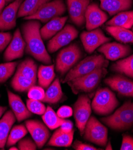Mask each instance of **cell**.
<instances>
[{
	"mask_svg": "<svg viewBox=\"0 0 133 150\" xmlns=\"http://www.w3.org/2000/svg\"><path fill=\"white\" fill-rule=\"evenodd\" d=\"M111 68L115 72L133 79V54L117 61L112 65Z\"/></svg>",
	"mask_w": 133,
	"mask_h": 150,
	"instance_id": "30",
	"label": "cell"
},
{
	"mask_svg": "<svg viewBox=\"0 0 133 150\" xmlns=\"http://www.w3.org/2000/svg\"><path fill=\"white\" fill-rule=\"evenodd\" d=\"M120 149L121 150H133V138L125 134L123 135L122 145Z\"/></svg>",
	"mask_w": 133,
	"mask_h": 150,
	"instance_id": "40",
	"label": "cell"
},
{
	"mask_svg": "<svg viewBox=\"0 0 133 150\" xmlns=\"http://www.w3.org/2000/svg\"><path fill=\"white\" fill-rule=\"evenodd\" d=\"M12 38V35L10 33H0V53L6 48Z\"/></svg>",
	"mask_w": 133,
	"mask_h": 150,
	"instance_id": "38",
	"label": "cell"
},
{
	"mask_svg": "<svg viewBox=\"0 0 133 150\" xmlns=\"http://www.w3.org/2000/svg\"><path fill=\"white\" fill-rule=\"evenodd\" d=\"M106 145H106V149H110V150L112 149V146L110 141H109L108 144H106Z\"/></svg>",
	"mask_w": 133,
	"mask_h": 150,
	"instance_id": "45",
	"label": "cell"
},
{
	"mask_svg": "<svg viewBox=\"0 0 133 150\" xmlns=\"http://www.w3.org/2000/svg\"><path fill=\"white\" fill-rule=\"evenodd\" d=\"M41 24L37 20H29L22 26V31L26 43L25 51L37 61L45 64L52 63L40 34Z\"/></svg>",
	"mask_w": 133,
	"mask_h": 150,
	"instance_id": "1",
	"label": "cell"
},
{
	"mask_svg": "<svg viewBox=\"0 0 133 150\" xmlns=\"http://www.w3.org/2000/svg\"><path fill=\"white\" fill-rule=\"evenodd\" d=\"M83 53L76 43H73L62 49L56 59V70L61 74L68 72L82 57Z\"/></svg>",
	"mask_w": 133,
	"mask_h": 150,
	"instance_id": "5",
	"label": "cell"
},
{
	"mask_svg": "<svg viewBox=\"0 0 133 150\" xmlns=\"http://www.w3.org/2000/svg\"><path fill=\"white\" fill-rule=\"evenodd\" d=\"M56 114L58 115V117L64 119L72 116L73 114V110L71 108V107L64 105L59 108Z\"/></svg>",
	"mask_w": 133,
	"mask_h": 150,
	"instance_id": "39",
	"label": "cell"
},
{
	"mask_svg": "<svg viewBox=\"0 0 133 150\" xmlns=\"http://www.w3.org/2000/svg\"><path fill=\"white\" fill-rule=\"evenodd\" d=\"M73 148L76 150H97V148L94 146L83 143L79 141H76L73 145Z\"/></svg>",
	"mask_w": 133,
	"mask_h": 150,
	"instance_id": "41",
	"label": "cell"
},
{
	"mask_svg": "<svg viewBox=\"0 0 133 150\" xmlns=\"http://www.w3.org/2000/svg\"><path fill=\"white\" fill-rule=\"evenodd\" d=\"M26 43L23 39L19 29H17L4 52V59L7 62L13 61L23 56Z\"/></svg>",
	"mask_w": 133,
	"mask_h": 150,
	"instance_id": "14",
	"label": "cell"
},
{
	"mask_svg": "<svg viewBox=\"0 0 133 150\" xmlns=\"http://www.w3.org/2000/svg\"><path fill=\"white\" fill-rule=\"evenodd\" d=\"M6 110H7L6 107H3L1 105H0V118L1 117V116L3 115V114L6 112Z\"/></svg>",
	"mask_w": 133,
	"mask_h": 150,
	"instance_id": "44",
	"label": "cell"
},
{
	"mask_svg": "<svg viewBox=\"0 0 133 150\" xmlns=\"http://www.w3.org/2000/svg\"><path fill=\"white\" fill-rule=\"evenodd\" d=\"M119 102L114 93L108 88H103L95 93L91 106L96 114L107 115L115 110Z\"/></svg>",
	"mask_w": 133,
	"mask_h": 150,
	"instance_id": "6",
	"label": "cell"
},
{
	"mask_svg": "<svg viewBox=\"0 0 133 150\" xmlns=\"http://www.w3.org/2000/svg\"><path fill=\"white\" fill-rule=\"evenodd\" d=\"M50 0H24L18 10V18H26L36 13L44 4Z\"/></svg>",
	"mask_w": 133,
	"mask_h": 150,
	"instance_id": "24",
	"label": "cell"
},
{
	"mask_svg": "<svg viewBox=\"0 0 133 150\" xmlns=\"http://www.w3.org/2000/svg\"><path fill=\"white\" fill-rule=\"evenodd\" d=\"M63 96V93L60 81V79L57 78L49 86L48 90L45 92V96H44L42 101L51 104L56 103L62 99Z\"/></svg>",
	"mask_w": 133,
	"mask_h": 150,
	"instance_id": "26",
	"label": "cell"
},
{
	"mask_svg": "<svg viewBox=\"0 0 133 150\" xmlns=\"http://www.w3.org/2000/svg\"><path fill=\"white\" fill-rule=\"evenodd\" d=\"M132 131H133V130H132Z\"/></svg>",
	"mask_w": 133,
	"mask_h": 150,
	"instance_id": "49",
	"label": "cell"
},
{
	"mask_svg": "<svg viewBox=\"0 0 133 150\" xmlns=\"http://www.w3.org/2000/svg\"><path fill=\"white\" fill-rule=\"evenodd\" d=\"M90 3V0H67L70 19L79 27L85 23V13Z\"/></svg>",
	"mask_w": 133,
	"mask_h": 150,
	"instance_id": "17",
	"label": "cell"
},
{
	"mask_svg": "<svg viewBox=\"0 0 133 150\" xmlns=\"http://www.w3.org/2000/svg\"><path fill=\"white\" fill-rule=\"evenodd\" d=\"M9 149L10 150H18V149H19V148H16V147H15V146H11V147H10V148H9Z\"/></svg>",
	"mask_w": 133,
	"mask_h": 150,
	"instance_id": "46",
	"label": "cell"
},
{
	"mask_svg": "<svg viewBox=\"0 0 133 150\" xmlns=\"http://www.w3.org/2000/svg\"><path fill=\"white\" fill-rule=\"evenodd\" d=\"M7 95L10 107L18 122L25 120L31 117L32 112L29 111L18 95L9 91H7Z\"/></svg>",
	"mask_w": 133,
	"mask_h": 150,
	"instance_id": "19",
	"label": "cell"
},
{
	"mask_svg": "<svg viewBox=\"0 0 133 150\" xmlns=\"http://www.w3.org/2000/svg\"><path fill=\"white\" fill-rule=\"evenodd\" d=\"M27 132V128L23 125L14 126L10 132L6 143L7 146L9 147L15 145L26 135Z\"/></svg>",
	"mask_w": 133,
	"mask_h": 150,
	"instance_id": "33",
	"label": "cell"
},
{
	"mask_svg": "<svg viewBox=\"0 0 133 150\" xmlns=\"http://www.w3.org/2000/svg\"><path fill=\"white\" fill-rule=\"evenodd\" d=\"M84 138L98 145L106 146L108 141V130L94 116L90 117L84 130Z\"/></svg>",
	"mask_w": 133,
	"mask_h": 150,
	"instance_id": "8",
	"label": "cell"
},
{
	"mask_svg": "<svg viewBox=\"0 0 133 150\" xmlns=\"http://www.w3.org/2000/svg\"><path fill=\"white\" fill-rule=\"evenodd\" d=\"M68 19L67 16L55 18L40 29V34L44 40H48L55 36L63 28Z\"/></svg>",
	"mask_w": 133,
	"mask_h": 150,
	"instance_id": "21",
	"label": "cell"
},
{
	"mask_svg": "<svg viewBox=\"0 0 133 150\" xmlns=\"http://www.w3.org/2000/svg\"><path fill=\"white\" fill-rule=\"evenodd\" d=\"M66 11L63 0H53L43 5L34 14L26 18L25 20H37L46 23L50 20L60 17Z\"/></svg>",
	"mask_w": 133,
	"mask_h": 150,
	"instance_id": "7",
	"label": "cell"
},
{
	"mask_svg": "<svg viewBox=\"0 0 133 150\" xmlns=\"http://www.w3.org/2000/svg\"><path fill=\"white\" fill-rule=\"evenodd\" d=\"M45 96V92L41 86H34L29 88L28 93L29 99L42 101Z\"/></svg>",
	"mask_w": 133,
	"mask_h": 150,
	"instance_id": "36",
	"label": "cell"
},
{
	"mask_svg": "<svg viewBox=\"0 0 133 150\" xmlns=\"http://www.w3.org/2000/svg\"><path fill=\"white\" fill-rule=\"evenodd\" d=\"M17 66L16 62H9L0 64V83L6 82L12 76Z\"/></svg>",
	"mask_w": 133,
	"mask_h": 150,
	"instance_id": "34",
	"label": "cell"
},
{
	"mask_svg": "<svg viewBox=\"0 0 133 150\" xmlns=\"http://www.w3.org/2000/svg\"><path fill=\"white\" fill-rule=\"evenodd\" d=\"M80 39L85 51L88 53H92L95 49L111 40L106 37L99 28L83 32L80 34Z\"/></svg>",
	"mask_w": 133,
	"mask_h": 150,
	"instance_id": "11",
	"label": "cell"
},
{
	"mask_svg": "<svg viewBox=\"0 0 133 150\" xmlns=\"http://www.w3.org/2000/svg\"><path fill=\"white\" fill-rule=\"evenodd\" d=\"M101 8L107 11L110 16L130 9L133 0H100Z\"/></svg>",
	"mask_w": 133,
	"mask_h": 150,
	"instance_id": "20",
	"label": "cell"
},
{
	"mask_svg": "<svg viewBox=\"0 0 133 150\" xmlns=\"http://www.w3.org/2000/svg\"><path fill=\"white\" fill-rule=\"evenodd\" d=\"M16 117L11 111H7L0 119V148L3 149L7 143L11 127L15 123Z\"/></svg>",
	"mask_w": 133,
	"mask_h": 150,
	"instance_id": "22",
	"label": "cell"
},
{
	"mask_svg": "<svg viewBox=\"0 0 133 150\" xmlns=\"http://www.w3.org/2000/svg\"><path fill=\"white\" fill-rule=\"evenodd\" d=\"M74 117L80 135L83 136L85 126L91 117L92 106L91 100L86 95L79 96L74 105Z\"/></svg>",
	"mask_w": 133,
	"mask_h": 150,
	"instance_id": "9",
	"label": "cell"
},
{
	"mask_svg": "<svg viewBox=\"0 0 133 150\" xmlns=\"http://www.w3.org/2000/svg\"><path fill=\"white\" fill-rule=\"evenodd\" d=\"M107 26H120L130 29L133 26V11H124L117 13L111 20L109 21Z\"/></svg>",
	"mask_w": 133,
	"mask_h": 150,
	"instance_id": "25",
	"label": "cell"
},
{
	"mask_svg": "<svg viewBox=\"0 0 133 150\" xmlns=\"http://www.w3.org/2000/svg\"><path fill=\"white\" fill-rule=\"evenodd\" d=\"M79 32L73 25H65L48 42V50L52 53L67 46L78 37Z\"/></svg>",
	"mask_w": 133,
	"mask_h": 150,
	"instance_id": "10",
	"label": "cell"
},
{
	"mask_svg": "<svg viewBox=\"0 0 133 150\" xmlns=\"http://www.w3.org/2000/svg\"><path fill=\"white\" fill-rule=\"evenodd\" d=\"M98 51L104 55L106 59L116 61L128 56L132 50L128 45L113 42L102 44L98 49Z\"/></svg>",
	"mask_w": 133,
	"mask_h": 150,
	"instance_id": "13",
	"label": "cell"
},
{
	"mask_svg": "<svg viewBox=\"0 0 133 150\" xmlns=\"http://www.w3.org/2000/svg\"><path fill=\"white\" fill-rule=\"evenodd\" d=\"M75 130L65 132L60 128L57 129L52 134L49 141L48 145L58 147H68L71 145Z\"/></svg>",
	"mask_w": 133,
	"mask_h": 150,
	"instance_id": "23",
	"label": "cell"
},
{
	"mask_svg": "<svg viewBox=\"0 0 133 150\" xmlns=\"http://www.w3.org/2000/svg\"><path fill=\"white\" fill-rule=\"evenodd\" d=\"M14 1V0H6V1L7 3H9V2H11V1Z\"/></svg>",
	"mask_w": 133,
	"mask_h": 150,
	"instance_id": "47",
	"label": "cell"
},
{
	"mask_svg": "<svg viewBox=\"0 0 133 150\" xmlns=\"http://www.w3.org/2000/svg\"><path fill=\"white\" fill-rule=\"evenodd\" d=\"M105 29L116 40L124 43H133V33L128 29L114 26H107Z\"/></svg>",
	"mask_w": 133,
	"mask_h": 150,
	"instance_id": "27",
	"label": "cell"
},
{
	"mask_svg": "<svg viewBox=\"0 0 133 150\" xmlns=\"http://www.w3.org/2000/svg\"><path fill=\"white\" fill-rule=\"evenodd\" d=\"M107 19V14L100 8L97 3H92L87 6L85 13L86 28L87 31L97 28Z\"/></svg>",
	"mask_w": 133,
	"mask_h": 150,
	"instance_id": "16",
	"label": "cell"
},
{
	"mask_svg": "<svg viewBox=\"0 0 133 150\" xmlns=\"http://www.w3.org/2000/svg\"><path fill=\"white\" fill-rule=\"evenodd\" d=\"M25 126L37 147L41 148L46 143L50 136V132L46 126L37 120L26 121Z\"/></svg>",
	"mask_w": 133,
	"mask_h": 150,
	"instance_id": "15",
	"label": "cell"
},
{
	"mask_svg": "<svg viewBox=\"0 0 133 150\" xmlns=\"http://www.w3.org/2000/svg\"><path fill=\"white\" fill-rule=\"evenodd\" d=\"M42 119L44 124L51 130L60 127L64 121V119L58 117L50 107L46 108V111L42 115Z\"/></svg>",
	"mask_w": 133,
	"mask_h": 150,
	"instance_id": "32",
	"label": "cell"
},
{
	"mask_svg": "<svg viewBox=\"0 0 133 150\" xmlns=\"http://www.w3.org/2000/svg\"><path fill=\"white\" fill-rule=\"evenodd\" d=\"M132 33H133V26H132Z\"/></svg>",
	"mask_w": 133,
	"mask_h": 150,
	"instance_id": "48",
	"label": "cell"
},
{
	"mask_svg": "<svg viewBox=\"0 0 133 150\" xmlns=\"http://www.w3.org/2000/svg\"><path fill=\"white\" fill-rule=\"evenodd\" d=\"M109 61L102 54H93L85 58L77 65L71 68L66 75L63 83L80 77L99 68H106Z\"/></svg>",
	"mask_w": 133,
	"mask_h": 150,
	"instance_id": "3",
	"label": "cell"
},
{
	"mask_svg": "<svg viewBox=\"0 0 133 150\" xmlns=\"http://www.w3.org/2000/svg\"><path fill=\"white\" fill-rule=\"evenodd\" d=\"M55 65H41L38 70V83L41 87L46 88L51 84L55 77Z\"/></svg>",
	"mask_w": 133,
	"mask_h": 150,
	"instance_id": "28",
	"label": "cell"
},
{
	"mask_svg": "<svg viewBox=\"0 0 133 150\" xmlns=\"http://www.w3.org/2000/svg\"><path fill=\"white\" fill-rule=\"evenodd\" d=\"M36 81L16 72L11 80V85L13 88L16 91L25 92L28 91L29 88L35 86Z\"/></svg>",
	"mask_w": 133,
	"mask_h": 150,
	"instance_id": "31",
	"label": "cell"
},
{
	"mask_svg": "<svg viewBox=\"0 0 133 150\" xmlns=\"http://www.w3.org/2000/svg\"><path fill=\"white\" fill-rule=\"evenodd\" d=\"M37 148L36 142L29 138L22 139L18 143V148L21 150H36Z\"/></svg>",
	"mask_w": 133,
	"mask_h": 150,
	"instance_id": "37",
	"label": "cell"
},
{
	"mask_svg": "<svg viewBox=\"0 0 133 150\" xmlns=\"http://www.w3.org/2000/svg\"><path fill=\"white\" fill-rule=\"evenodd\" d=\"M16 72L22 76L37 81V66L32 59H26L18 67Z\"/></svg>",
	"mask_w": 133,
	"mask_h": 150,
	"instance_id": "29",
	"label": "cell"
},
{
	"mask_svg": "<svg viewBox=\"0 0 133 150\" xmlns=\"http://www.w3.org/2000/svg\"><path fill=\"white\" fill-rule=\"evenodd\" d=\"M60 129L65 132H70L73 130V123L69 120H64V121L60 126Z\"/></svg>",
	"mask_w": 133,
	"mask_h": 150,
	"instance_id": "42",
	"label": "cell"
},
{
	"mask_svg": "<svg viewBox=\"0 0 133 150\" xmlns=\"http://www.w3.org/2000/svg\"><path fill=\"white\" fill-rule=\"evenodd\" d=\"M23 0H14L0 14V31L10 30L16 25V18Z\"/></svg>",
	"mask_w": 133,
	"mask_h": 150,
	"instance_id": "12",
	"label": "cell"
},
{
	"mask_svg": "<svg viewBox=\"0 0 133 150\" xmlns=\"http://www.w3.org/2000/svg\"><path fill=\"white\" fill-rule=\"evenodd\" d=\"M107 72L106 68H99L83 76L68 81V84L75 94L80 92L90 93L98 86L101 80L106 76Z\"/></svg>",
	"mask_w": 133,
	"mask_h": 150,
	"instance_id": "4",
	"label": "cell"
},
{
	"mask_svg": "<svg viewBox=\"0 0 133 150\" xmlns=\"http://www.w3.org/2000/svg\"><path fill=\"white\" fill-rule=\"evenodd\" d=\"M26 107L29 111L32 113L41 115L46 110L45 105L40 100L31 99H29L26 100Z\"/></svg>",
	"mask_w": 133,
	"mask_h": 150,
	"instance_id": "35",
	"label": "cell"
},
{
	"mask_svg": "<svg viewBox=\"0 0 133 150\" xmlns=\"http://www.w3.org/2000/svg\"><path fill=\"white\" fill-rule=\"evenodd\" d=\"M105 82L120 95L133 97V81L119 75L107 78Z\"/></svg>",
	"mask_w": 133,
	"mask_h": 150,
	"instance_id": "18",
	"label": "cell"
},
{
	"mask_svg": "<svg viewBox=\"0 0 133 150\" xmlns=\"http://www.w3.org/2000/svg\"><path fill=\"white\" fill-rule=\"evenodd\" d=\"M6 2V0H0V14H1V13L3 10Z\"/></svg>",
	"mask_w": 133,
	"mask_h": 150,
	"instance_id": "43",
	"label": "cell"
},
{
	"mask_svg": "<svg viewBox=\"0 0 133 150\" xmlns=\"http://www.w3.org/2000/svg\"><path fill=\"white\" fill-rule=\"evenodd\" d=\"M101 121L115 130L123 131L133 126V102L128 100L110 116Z\"/></svg>",
	"mask_w": 133,
	"mask_h": 150,
	"instance_id": "2",
	"label": "cell"
}]
</instances>
